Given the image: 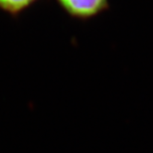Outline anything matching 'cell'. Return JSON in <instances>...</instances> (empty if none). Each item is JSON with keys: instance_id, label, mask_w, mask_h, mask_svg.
<instances>
[{"instance_id": "6da1fadb", "label": "cell", "mask_w": 153, "mask_h": 153, "mask_svg": "<svg viewBox=\"0 0 153 153\" xmlns=\"http://www.w3.org/2000/svg\"><path fill=\"white\" fill-rule=\"evenodd\" d=\"M67 13L81 19L94 17L108 8V0H57Z\"/></svg>"}, {"instance_id": "7a4b0ae2", "label": "cell", "mask_w": 153, "mask_h": 153, "mask_svg": "<svg viewBox=\"0 0 153 153\" xmlns=\"http://www.w3.org/2000/svg\"><path fill=\"white\" fill-rule=\"evenodd\" d=\"M37 0H0V9L10 14H18Z\"/></svg>"}]
</instances>
